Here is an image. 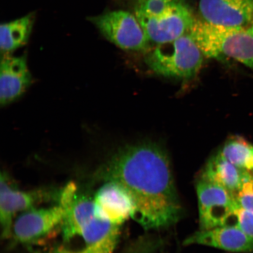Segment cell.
Returning <instances> with one entry per match:
<instances>
[{"label":"cell","mask_w":253,"mask_h":253,"mask_svg":"<svg viewBox=\"0 0 253 253\" xmlns=\"http://www.w3.org/2000/svg\"><path fill=\"white\" fill-rule=\"evenodd\" d=\"M236 224L253 238V213L240 207L236 211Z\"/></svg>","instance_id":"d6986e66"},{"label":"cell","mask_w":253,"mask_h":253,"mask_svg":"<svg viewBox=\"0 0 253 253\" xmlns=\"http://www.w3.org/2000/svg\"><path fill=\"white\" fill-rule=\"evenodd\" d=\"M183 245H205L235 253H253V238L237 224L201 230L186 238Z\"/></svg>","instance_id":"7c38bea8"},{"label":"cell","mask_w":253,"mask_h":253,"mask_svg":"<svg viewBox=\"0 0 253 253\" xmlns=\"http://www.w3.org/2000/svg\"><path fill=\"white\" fill-rule=\"evenodd\" d=\"M155 244L156 243L150 242V240H141L128 253H152L156 249Z\"/></svg>","instance_id":"ffe728a7"},{"label":"cell","mask_w":253,"mask_h":253,"mask_svg":"<svg viewBox=\"0 0 253 253\" xmlns=\"http://www.w3.org/2000/svg\"><path fill=\"white\" fill-rule=\"evenodd\" d=\"M5 173L1 174L0 183V223L1 236L7 239L12 236L14 217L20 211L36 208L43 202L54 201L59 203L61 191L38 189L23 191L9 184Z\"/></svg>","instance_id":"52a82bcc"},{"label":"cell","mask_w":253,"mask_h":253,"mask_svg":"<svg viewBox=\"0 0 253 253\" xmlns=\"http://www.w3.org/2000/svg\"><path fill=\"white\" fill-rule=\"evenodd\" d=\"M140 1H141V0H140Z\"/></svg>","instance_id":"44dd1931"},{"label":"cell","mask_w":253,"mask_h":253,"mask_svg":"<svg viewBox=\"0 0 253 253\" xmlns=\"http://www.w3.org/2000/svg\"><path fill=\"white\" fill-rule=\"evenodd\" d=\"M204 55L189 33L157 45L145 62L156 74L167 77L192 78L200 70Z\"/></svg>","instance_id":"277c9868"},{"label":"cell","mask_w":253,"mask_h":253,"mask_svg":"<svg viewBox=\"0 0 253 253\" xmlns=\"http://www.w3.org/2000/svg\"><path fill=\"white\" fill-rule=\"evenodd\" d=\"M219 153L239 169L253 173V144L245 138L231 137Z\"/></svg>","instance_id":"2e32d148"},{"label":"cell","mask_w":253,"mask_h":253,"mask_svg":"<svg viewBox=\"0 0 253 253\" xmlns=\"http://www.w3.org/2000/svg\"><path fill=\"white\" fill-rule=\"evenodd\" d=\"M110 42L124 50L146 51L150 41L135 15L123 10L110 11L90 18Z\"/></svg>","instance_id":"5b68a950"},{"label":"cell","mask_w":253,"mask_h":253,"mask_svg":"<svg viewBox=\"0 0 253 253\" xmlns=\"http://www.w3.org/2000/svg\"><path fill=\"white\" fill-rule=\"evenodd\" d=\"M0 71V104L6 106L24 93L32 83V77L24 56L4 54Z\"/></svg>","instance_id":"4fadbf2b"},{"label":"cell","mask_w":253,"mask_h":253,"mask_svg":"<svg viewBox=\"0 0 253 253\" xmlns=\"http://www.w3.org/2000/svg\"><path fill=\"white\" fill-rule=\"evenodd\" d=\"M34 20V14L31 13L1 25L0 46L2 53L9 54L27 43L33 29Z\"/></svg>","instance_id":"9a60e30c"},{"label":"cell","mask_w":253,"mask_h":253,"mask_svg":"<svg viewBox=\"0 0 253 253\" xmlns=\"http://www.w3.org/2000/svg\"><path fill=\"white\" fill-rule=\"evenodd\" d=\"M252 175L233 165L218 152L208 161L201 179L221 186L236 197Z\"/></svg>","instance_id":"5bb4252c"},{"label":"cell","mask_w":253,"mask_h":253,"mask_svg":"<svg viewBox=\"0 0 253 253\" xmlns=\"http://www.w3.org/2000/svg\"><path fill=\"white\" fill-rule=\"evenodd\" d=\"M97 175L126 190L134 205L132 218L145 230L172 225L181 216L169 158L159 145L143 142L122 148Z\"/></svg>","instance_id":"6da1fadb"},{"label":"cell","mask_w":253,"mask_h":253,"mask_svg":"<svg viewBox=\"0 0 253 253\" xmlns=\"http://www.w3.org/2000/svg\"><path fill=\"white\" fill-rule=\"evenodd\" d=\"M240 207L253 213V173L236 196Z\"/></svg>","instance_id":"ac0fdd59"},{"label":"cell","mask_w":253,"mask_h":253,"mask_svg":"<svg viewBox=\"0 0 253 253\" xmlns=\"http://www.w3.org/2000/svg\"><path fill=\"white\" fill-rule=\"evenodd\" d=\"M135 15L148 40L157 45L175 40L188 33L195 21L188 8L178 1L169 11L158 17Z\"/></svg>","instance_id":"9c48e42d"},{"label":"cell","mask_w":253,"mask_h":253,"mask_svg":"<svg viewBox=\"0 0 253 253\" xmlns=\"http://www.w3.org/2000/svg\"><path fill=\"white\" fill-rule=\"evenodd\" d=\"M199 10L207 23L227 27L253 24V0H199Z\"/></svg>","instance_id":"30bf717a"},{"label":"cell","mask_w":253,"mask_h":253,"mask_svg":"<svg viewBox=\"0 0 253 253\" xmlns=\"http://www.w3.org/2000/svg\"><path fill=\"white\" fill-rule=\"evenodd\" d=\"M196 188L201 230L236 224V211L239 205L235 195L202 179Z\"/></svg>","instance_id":"8992f818"},{"label":"cell","mask_w":253,"mask_h":253,"mask_svg":"<svg viewBox=\"0 0 253 253\" xmlns=\"http://www.w3.org/2000/svg\"><path fill=\"white\" fill-rule=\"evenodd\" d=\"M120 226L97 216L88 197L74 199L61 224V244L40 253H113Z\"/></svg>","instance_id":"7a4b0ae2"},{"label":"cell","mask_w":253,"mask_h":253,"mask_svg":"<svg viewBox=\"0 0 253 253\" xmlns=\"http://www.w3.org/2000/svg\"><path fill=\"white\" fill-rule=\"evenodd\" d=\"M95 211L101 219L121 226L132 217L134 205L130 196L118 183L104 182L95 194Z\"/></svg>","instance_id":"8fae6325"},{"label":"cell","mask_w":253,"mask_h":253,"mask_svg":"<svg viewBox=\"0 0 253 253\" xmlns=\"http://www.w3.org/2000/svg\"><path fill=\"white\" fill-rule=\"evenodd\" d=\"M178 0H141L135 9V15L158 17L171 9Z\"/></svg>","instance_id":"e0dca14e"},{"label":"cell","mask_w":253,"mask_h":253,"mask_svg":"<svg viewBox=\"0 0 253 253\" xmlns=\"http://www.w3.org/2000/svg\"><path fill=\"white\" fill-rule=\"evenodd\" d=\"M65 214V208L60 203L52 207L35 208L24 211L14 221L12 236L20 244L42 241L56 230L61 229Z\"/></svg>","instance_id":"ba28073f"},{"label":"cell","mask_w":253,"mask_h":253,"mask_svg":"<svg viewBox=\"0 0 253 253\" xmlns=\"http://www.w3.org/2000/svg\"><path fill=\"white\" fill-rule=\"evenodd\" d=\"M204 56L241 63L253 70V24L227 27L196 20L189 33Z\"/></svg>","instance_id":"3957f363"}]
</instances>
